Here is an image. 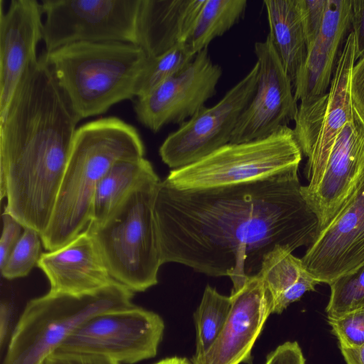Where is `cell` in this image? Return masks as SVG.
Returning <instances> with one entry per match:
<instances>
[{
  "label": "cell",
  "instance_id": "1",
  "mask_svg": "<svg viewBox=\"0 0 364 364\" xmlns=\"http://www.w3.org/2000/svg\"><path fill=\"white\" fill-rule=\"evenodd\" d=\"M296 167L231 186L178 190L161 181L154 215L162 264L179 263L213 277H229L232 291L259 273L276 246H309L318 218L304 198Z\"/></svg>",
  "mask_w": 364,
  "mask_h": 364
},
{
  "label": "cell",
  "instance_id": "2",
  "mask_svg": "<svg viewBox=\"0 0 364 364\" xmlns=\"http://www.w3.org/2000/svg\"><path fill=\"white\" fill-rule=\"evenodd\" d=\"M80 120L43 55L0 116L4 212L41 236L52 218Z\"/></svg>",
  "mask_w": 364,
  "mask_h": 364
},
{
  "label": "cell",
  "instance_id": "3",
  "mask_svg": "<svg viewBox=\"0 0 364 364\" xmlns=\"http://www.w3.org/2000/svg\"><path fill=\"white\" fill-rule=\"evenodd\" d=\"M137 130L115 117L89 122L77 129L49 225L41 236L54 251L86 230L92 220L97 186L111 166L144 157Z\"/></svg>",
  "mask_w": 364,
  "mask_h": 364
},
{
  "label": "cell",
  "instance_id": "4",
  "mask_svg": "<svg viewBox=\"0 0 364 364\" xmlns=\"http://www.w3.org/2000/svg\"><path fill=\"white\" fill-rule=\"evenodd\" d=\"M42 55L80 119L136 97L147 58L139 46L123 42L75 43Z\"/></svg>",
  "mask_w": 364,
  "mask_h": 364
},
{
  "label": "cell",
  "instance_id": "5",
  "mask_svg": "<svg viewBox=\"0 0 364 364\" xmlns=\"http://www.w3.org/2000/svg\"><path fill=\"white\" fill-rule=\"evenodd\" d=\"M161 181L153 171L103 222L90 223L86 228L111 277L134 293L156 284L162 265L154 215Z\"/></svg>",
  "mask_w": 364,
  "mask_h": 364
},
{
  "label": "cell",
  "instance_id": "6",
  "mask_svg": "<svg viewBox=\"0 0 364 364\" xmlns=\"http://www.w3.org/2000/svg\"><path fill=\"white\" fill-rule=\"evenodd\" d=\"M134 292L112 281L90 294L48 291L30 300L11 336L3 364H43L85 321L134 306Z\"/></svg>",
  "mask_w": 364,
  "mask_h": 364
},
{
  "label": "cell",
  "instance_id": "7",
  "mask_svg": "<svg viewBox=\"0 0 364 364\" xmlns=\"http://www.w3.org/2000/svg\"><path fill=\"white\" fill-rule=\"evenodd\" d=\"M301 159L293 129L287 126L263 139L229 143L191 165L171 170L164 181L178 190L231 186L299 167Z\"/></svg>",
  "mask_w": 364,
  "mask_h": 364
},
{
  "label": "cell",
  "instance_id": "8",
  "mask_svg": "<svg viewBox=\"0 0 364 364\" xmlns=\"http://www.w3.org/2000/svg\"><path fill=\"white\" fill-rule=\"evenodd\" d=\"M356 61L355 38L350 31L339 54L328 92L298 107L293 131L302 154L308 159L304 173L309 184L301 186L303 197L318 186L338 136L353 117L350 76Z\"/></svg>",
  "mask_w": 364,
  "mask_h": 364
},
{
  "label": "cell",
  "instance_id": "9",
  "mask_svg": "<svg viewBox=\"0 0 364 364\" xmlns=\"http://www.w3.org/2000/svg\"><path fill=\"white\" fill-rule=\"evenodd\" d=\"M140 0H43L46 52L82 42L137 45Z\"/></svg>",
  "mask_w": 364,
  "mask_h": 364
},
{
  "label": "cell",
  "instance_id": "10",
  "mask_svg": "<svg viewBox=\"0 0 364 364\" xmlns=\"http://www.w3.org/2000/svg\"><path fill=\"white\" fill-rule=\"evenodd\" d=\"M164 331V323L159 314L134 305L90 318L57 351L134 364L156 355Z\"/></svg>",
  "mask_w": 364,
  "mask_h": 364
},
{
  "label": "cell",
  "instance_id": "11",
  "mask_svg": "<svg viewBox=\"0 0 364 364\" xmlns=\"http://www.w3.org/2000/svg\"><path fill=\"white\" fill-rule=\"evenodd\" d=\"M259 65L250 71L215 105L204 107L168 134L159 155L172 170L191 165L229 144L239 118L257 89Z\"/></svg>",
  "mask_w": 364,
  "mask_h": 364
},
{
  "label": "cell",
  "instance_id": "12",
  "mask_svg": "<svg viewBox=\"0 0 364 364\" xmlns=\"http://www.w3.org/2000/svg\"><path fill=\"white\" fill-rule=\"evenodd\" d=\"M222 73L208 48L202 50L181 70L137 98L134 109L138 120L154 132L168 124H181L215 95Z\"/></svg>",
  "mask_w": 364,
  "mask_h": 364
},
{
  "label": "cell",
  "instance_id": "13",
  "mask_svg": "<svg viewBox=\"0 0 364 364\" xmlns=\"http://www.w3.org/2000/svg\"><path fill=\"white\" fill-rule=\"evenodd\" d=\"M259 65L257 89L241 114L230 143L270 136L295 120L298 105L291 82L267 36L255 44Z\"/></svg>",
  "mask_w": 364,
  "mask_h": 364
},
{
  "label": "cell",
  "instance_id": "14",
  "mask_svg": "<svg viewBox=\"0 0 364 364\" xmlns=\"http://www.w3.org/2000/svg\"><path fill=\"white\" fill-rule=\"evenodd\" d=\"M318 283L329 284L364 263V173L331 222L301 258Z\"/></svg>",
  "mask_w": 364,
  "mask_h": 364
},
{
  "label": "cell",
  "instance_id": "15",
  "mask_svg": "<svg viewBox=\"0 0 364 364\" xmlns=\"http://www.w3.org/2000/svg\"><path fill=\"white\" fill-rule=\"evenodd\" d=\"M232 306L227 321L205 354L192 358L193 364L252 363V348L272 314L273 298L259 274L232 291Z\"/></svg>",
  "mask_w": 364,
  "mask_h": 364
},
{
  "label": "cell",
  "instance_id": "16",
  "mask_svg": "<svg viewBox=\"0 0 364 364\" xmlns=\"http://www.w3.org/2000/svg\"><path fill=\"white\" fill-rule=\"evenodd\" d=\"M43 15L36 0H12L0 12V116L30 70L37 63Z\"/></svg>",
  "mask_w": 364,
  "mask_h": 364
},
{
  "label": "cell",
  "instance_id": "17",
  "mask_svg": "<svg viewBox=\"0 0 364 364\" xmlns=\"http://www.w3.org/2000/svg\"><path fill=\"white\" fill-rule=\"evenodd\" d=\"M363 173L364 121L355 110L335 141L318 186L304 197L318 218V232L350 197Z\"/></svg>",
  "mask_w": 364,
  "mask_h": 364
},
{
  "label": "cell",
  "instance_id": "18",
  "mask_svg": "<svg viewBox=\"0 0 364 364\" xmlns=\"http://www.w3.org/2000/svg\"><path fill=\"white\" fill-rule=\"evenodd\" d=\"M350 31L351 0H328L320 32L307 46L305 62L294 85L296 101L306 104L328 92Z\"/></svg>",
  "mask_w": 364,
  "mask_h": 364
},
{
  "label": "cell",
  "instance_id": "19",
  "mask_svg": "<svg viewBox=\"0 0 364 364\" xmlns=\"http://www.w3.org/2000/svg\"><path fill=\"white\" fill-rule=\"evenodd\" d=\"M37 266L49 281V291L53 293L90 294L114 281L86 230L63 247L43 253Z\"/></svg>",
  "mask_w": 364,
  "mask_h": 364
},
{
  "label": "cell",
  "instance_id": "20",
  "mask_svg": "<svg viewBox=\"0 0 364 364\" xmlns=\"http://www.w3.org/2000/svg\"><path fill=\"white\" fill-rule=\"evenodd\" d=\"M205 0H140L136 38L147 56L162 55L185 43Z\"/></svg>",
  "mask_w": 364,
  "mask_h": 364
},
{
  "label": "cell",
  "instance_id": "21",
  "mask_svg": "<svg viewBox=\"0 0 364 364\" xmlns=\"http://www.w3.org/2000/svg\"><path fill=\"white\" fill-rule=\"evenodd\" d=\"M264 4L268 36L294 88L307 54L299 0H265Z\"/></svg>",
  "mask_w": 364,
  "mask_h": 364
},
{
  "label": "cell",
  "instance_id": "22",
  "mask_svg": "<svg viewBox=\"0 0 364 364\" xmlns=\"http://www.w3.org/2000/svg\"><path fill=\"white\" fill-rule=\"evenodd\" d=\"M285 246H276L264 255L259 275L273 298L272 314H281L318 282L306 270L301 259Z\"/></svg>",
  "mask_w": 364,
  "mask_h": 364
},
{
  "label": "cell",
  "instance_id": "23",
  "mask_svg": "<svg viewBox=\"0 0 364 364\" xmlns=\"http://www.w3.org/2000/svg\"><path fill=\"white\" fill-rule=\"evenodd\" d=\"M153 171L151 164L144 157L122 159L114 164L97 186L90 223L103 222L126 196Z\"/></svg>",
  "mask_w": 364,
  "mask_h": 364
},
{
  "label": "cell",
  "instance_id": "24",
  "mask_svg": "<svg viewBox=\"0 0 364 364\" xmlns=\"http://www.w3.org/2000/svg\"><path fill=\"white\" fill-rule=\"evenodd\" d=\"M246 0H205L186 44L197 54L223 35L244 16Z\"/></svg>",
  "mask_w": 364,
  "mask_h": 364
},
{
  "label": "cell",
  "instance_id": "25",
  "mask_svg": "<svg viewBox=\"0 0 364 364\" xmlns=\"http://www.w3.org/2000/svg\"><path fill=\"white\" fill-rule=\"evenodd\" d=\"M232 306L231 296L223 295L207 285L200 303L194 313L196 328V352L201 357L210 349L222 331Z\"/></svg>",
  "mask_w": 364,
  "mask_h": 364
},
{
  "label": "cell",
  "instance_id": "26",
  "mask_svg": "<svg viewBox=\"0 0 364 364\" xmlns=\"http://www.w3.org/2000/svg\"><path fill=\"white\" fill-rule=\"evenodd\" d=\"M194 54L186 43L154 57L147 56L136 86V97L149 93L164 80L184 68Z\"/></svg>",
  "mask_w": 364,
  "mask_h": 364
},
{
  "label": "cell",
  "instance_id": "27",
  "mask_svg": "<svg viewBox=\"0 0 364 364\" xmlns=\"http://www.w3.org/2000/svg\"><path fill=\"white\" fill-rule=\"evenodd\" d=\"M331 294L326 308L328 317H339L364 309V263L329 284Z\"/></svg>",
  "mask_w": 364,
  "mask_h": 364
},
{
  "label": "cell",
  "instance_id": "28",
  "mask_svg": "<svg viewBox=\"0 0 364 364\" xmlns=\"http://www.w3.org/2000/svg\"><path fill=\"white\" fill-rule=\"evenodd\" d=\"M41 235L36 230L24 228L18 242L5 264L1 269L2 276L7 279L26 277L38 264L41 253Z\"/></svg>",
  "mask_w": 364,
  "mask_h": 364
},
{
  "label": "cell",
  "instance_id": "29",
  "mask_svg": "<svg viewBox=\"0 0 364 364\" xmlns=\"http://www.w3.org/2000/svg\"><path fill=\"white\" fill-rule=\"evenodd\" d=\"M328 322L340 348H357L364 344V309L328 317Z\"/></svg>",
  "mask_w": 364,
  "mask_h": 364
},
{
  "label": "cell",
  "instance_id": "30",
  "mask_svg": "<svg viewBox=\"0 0 364 364\" xmlns=\"http://www.w3.org/2000/svg\"><path fill=\"white\" fill-rule=\"evenodd\" d=\"M328 0H299L307 46L318 36L326 14Z\"/></svg>",
  "mask_w": 364,
  "mask_h": 364
},
{
  "label": "cell",
  "instance_id": "31",
  "mask_svg": "<svg viewBox=\"0 0 364 364\" xmlns=\"http://www.w3.org/2000/svg\"><path fill=\"white\" fill-rule=\"evenodd\" d=\"M3 228L0 240V268L6 262L23 232L24 227L11 215L2 214Z\"/></svg>",
  "mask_w": 364,
  "mask_h": 364
},
{
  "label": "cell",
  "instance_id": "32",
  "mask_svg": "<svg viewBox=\"0 0 364 364\" xmlns=\"http://www.w3.org/2000/svg\"><path fill=\"white\" fill-rule=\"evenodd\" d=\"M264 364H306V360L297 342L287 341L269 353Z\"/></svg>",
  "mask_w": 364,
  "mask_h": 364
},
{
  "label": "cell",
  "instance_id": "33",
  "mask_svg": "<svg viewBox=\"0 0 364 364\" xmlns=\"http://www.w3.org/2000/svg\"><path fill=\"white\" fill-rule=\"evenodd\" d=\"M350 95L355 110L364 121V56L355 62L352 69Z\"/></svg>",
  "mask_w": 364,
  "mask_h": 364
},
{
  "label": "cell",
  "instance_id": "34",
  "mask_svg": "<svg viewBox=\"0 0 364 364\" xmlns=\"http://www.w3.org/2000/svg\"><path fill=\"white\" fill-rule=\"evenodd\" d=\"M44 364H119L105 357L56 351L50 355Z\"/></svg>",
  "mask_w": 364,
  "mask_h": 364
},
{
  "label": "cell",
  "instance_id": "35",
  "mask_svg": "<svg viewBox=\"0 0 364 364\" xmlns=\"http://www.w3.org/2000/svg\"><path fill=\"white\" fill-rule=\"evenodd\" d=\"M351 31L356 43V60L364 56V0H351Z\"/></svg>",
  "mask_w": 364,
  "mask_h": 364
},
{
  "label": "cell",
  "instance_id": "36",
  "mask_svg": "<svg viewBox=\"0 0 364 364\" xmlns=\"http://www.w3.org/2000/svg\"><path fill=\"white\" fill-rule=\"evenodd\" d=\"M10 308L6 302L0 306V346L2 348L9 332Z\"/></svg>",
  "mask_w": 364,
  "mask_h": 364
},
{
  "label": "cell",
  "instance_id": "37",
  "mask_svg": "<svg viewBox=\"0 0 364 364\" xmlns=\"http://www.w3.org/2000/svg\"><path fill=\"white\" fill-rule=\"evenodd\" d=\"M346 364H364V344L357 348H340Z\"/></svg>",
  "mask_w": 364,
  "mask_h": 364
},
{
  "label": "cell",
  "instance_id": "38",
  "mask_svg": "<svg viewBox=\"0 0 364 364\" xmlns=\"http://www.w3.org/2000/svg\"><path fill=\"white\" fill-rule=\"evenodd\" d=\"M154 364H193L191 361H189L186 358L181 357H171L163 359Z\"/></svg>",
  "mask_w": 364,
  "mask_h": 364
},
{
  "label": "cell",
  "instance_id": "39",
  "mask_svg": "<svg viewBox=\"0 0 364 364\" xmlns=\"http://www.w3.org/2000/svg\"><path fill=\"white\" fill-rule=\"evenodd\" d=\"M44 364V363H43Z\"/></svg>",
  "mask_w": 364,
  "mask_h": 364
}]
</instances>
